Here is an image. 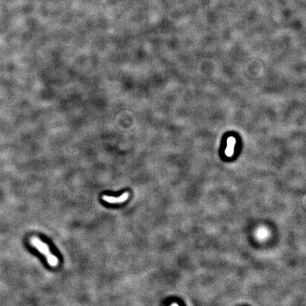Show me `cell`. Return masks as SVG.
<instances>
[{
  "label": "cell",
  "instance_id": "cell-4",
  "mask_svg": "<svg viewBox=\"0 0 306 306\" xmlns=\"http://www.w3.org/2000/svg\"><path fill=\"white\" fill-rule=\"evenodd\" d=\"M171 306H179V305H178V304H177V303H173V304H171Z\"/></svg>",
  "mask_w": 306,
  "mask_h": 306
},
{
  "label": "cell",
  "instance_id": "cell-2",
  "mask_svg": "<svg viewBox=\"0 0 306 306\" xmlns=\"http://www.w3.org/2000/svg\"><path fill=\"white\" fill-rule=\"evenodd\" d=\"M128 196H129L128 193L126 192L121 195V196H119V197H113V196H106V195H104L102 198H103V201H105L106 202L109 203H121L127 201L128 198Z\"/></svg>",
  "mask_w": 306,
  "mask_h": 306
},
{
  "label": "cell",
  "instance_id": "cell-3",
  "mask_svg": "<svg viewBox=\"0 0 306 306\" xmlns=\"http://www.w3.org/2000/svg\"><path fill=\"white\" fill-rule=\"evenodd\" d=\"M235 145V140L234 137H230L228 140V145L227 149L225 150V153L228 157L232 156L234 153V147Z\"/></svg>",
  "mask_w": 306,
  "mask_h": 306
},
{
  "label": "cell",
  "instance_id": "cell-1",
  "mask_svg": "<svg viewBox=\"0 0 306 306\" xmlns=\"http://www.w3.org/2000/svg\"><path fill=\"white\" fill-rule=\"evenodd\" d=\"M31 243L33 247H35L41 252V253L43 254L45 257H46L47 262L50 266H53V267L58 266L59 263L58 257H56L55 256L53 255V254H51V252H50V249L46 243L43 242L42 241L40 240V239L36 237H31Z\"/></svg>",
  "mask_w": 306,
  "mask_h": 306
}]
</instances>
